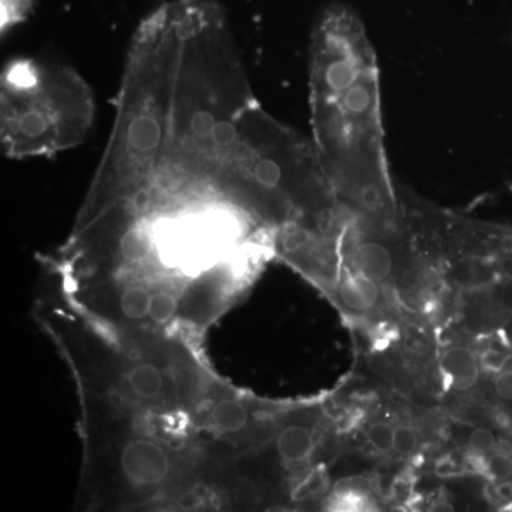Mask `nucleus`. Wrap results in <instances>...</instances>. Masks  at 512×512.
Listing matches in <instances>:
<instances>
[{
  "label": "nucleus",
  "instance_id": "f257e3e1",
  "mask_svg": "<svg viewBox=\"0 0 512 512\" xmlns=\"http://www.w3.org/2000/svg\"><path fill=\"white\" fill-rule=\"evenodd\" d=\"M121 468L128 483L151 488L163 484L170 476L171 463L167 451L157 441L131 440L123 448Z\"/></svg>",
  "mask_w": 512,
  "mask_h": 512
},
{
  "label": "nucleus",
  "instance_id": "f03ea898",
  "mask_svg": "<svg viewBox=\"0 0 512 512\" xmlns=\"http://www.w3.org/2000/svg\"><path fill=\"white\" fill-rule=\"evenodd\" d=\"M441 375L456 392H468L480 379V360L467 348H451L440 357Z\"/></svg>",
  "mask_w": 512,
  "mask_h": 512
},
{
  "label": "nucleus",
  "instance_id": "7ed1b4c3",
  "mask_svg": "<svg viewBox=\"0 0 512 512\" xmlns=\"http://www.w3.org/2000/svg\"><path fill=\"white\" fill-rule=\"evenodd\" d=\"M338 298L352 313H369L382 301L380 284L349 269L338 285Z\"/></svg>",
  "mask_w": 512,
  "mask_h": 512
},
{
  "label": "nucleus",
  "instance_id": "20e7f679",
  "mask_svg": "<svg viewBox=\"0 0 512 512\" xmlns=\"http://www.w3.org/2000/svg\"><path fill=\"white\" fill-rule=\"evenodd\" d=\"M350 266L357 274L383 284L392 276L394 262L389 249L379 242H363L350 256Z\"/></svg>",
  "mask_w": 512,
  "mask_h": 512
},
{
  "label": "nucleus",
  "instance_id": "39448f33",
  "mask_svg": "<svg viewBox=\"0 0 512 512\" xmlns=\"http://www.w3.org/2000/svg\"><path fill=\"white\" fill-rule=\"evenodd\" d=\"M276 448L282 460L288 463H302L313 451L312 431L298 424L286 427L276 439Z\"/></svg>",
  "mask_w": 512,
  "mask_h": 512
},
{
  "label": "nucleus",
  "instance_id": "423d86ee",
  "mask_svg": "<svg viewBox=\"0 0 512 512\" xmlns=\"http://www.w3.org/2000/svg\"><path fill=\"white\" fill-rule=\"evenodd\" d=\"M161 126L156 117L150 114H140L131 120L127 128V143L130 150L136 154H150L161 141Z\"/></svg>",
  "mask_w": 512,
  "mask_h": 512
},
{
  "label": "nucleus",
  "instance_id": "0eeeda50",
  "mask_svg": "<svg viewBox=\"0 0 512 512\" xmlns=\"http://www.w3.org/2000/svg\"><path fill=\"white\" fill-rule=\"evenodd\" d=\"M211 420L218 430L237 433L247 427L249 413L247 407L237 400L224 399L212 407Z\"/></svg>",
  "mask_w": 512,
  "mask_h": 512
},
{
  "label": "nucleus",
  "instance_id": "6e6552de",
  "mask_svg": "<svg viewBox=\"0 0 512 512\" xmlns=\"http://www.w3.org/2000/svg\"><path fill=\"white\" fill-rule=\"evenodd\" d=\"M163 375L153 365H137L128 372L127 383L137 396L143 399H154L163 389Z\"/></svg>",
  "mask_w": 512,
  "mask_h": 512
},
{
  "label": "nucleus",
  "instance_id": "1a4fd4ad",
  "mask_svg": "<svg viewBox=\"0 0 512 512\" xmlns=\"http://www.w3.org/2000/svg\"><path fill=\"white\" fill-rule=\"evenodd\" d=\"M335 510L339 511H369L372 510V501L366 494L365 485L342 481L336 487Z\"/></svg>",
  "mask_w": 512,
  "mask_h": 512
},
{
  "label": "nucleus",
  "instance_id": "9d476101",
  "mask_svg": "<svg viewBox=\"0 0 512 512\" xmlns=\"http://www.w3.org/2000/svg\"><path fill=\"white\" fill-rule=\"evenodd\" d=\"M153 248V238L143 228L131 229L120 241L121 255L131 262L144 261L153 252Z\"/></svg>",
  "mask_w": 512,
  "mask_h": 512
},
{
  "label": "nucleus",
  "instance_id": "9b49d317",
  "mask_svg": "<svg viewBox=\"0 0 512 512\" xmlns=\"http://www.w3.org/2000/svg\"><path fill=\"white\" fill-rule=\"evenodd\" d=\"M151 295L143 286H131L120 298L121 312L130 319H143L150 312Z\"/></svg>",
  "mask_w": 512,
  "mask_h": 512
},
{
  "label": "nucleus",
  "instance_id": "f8f14e48",
  "mask_svg": "<svg viewBox=\"0 0 512 512\" xmlns=\"http://www.w3.org/2000/svg\"><path fill=\"white\" fill-rule=\"evenodd\" d=\"M366 439L370 446L380 453H389L393 450L394 427L387 421H373L366 430Z\"/></svg>",
  "mask_w": 512,
  "mask_h": 512
},
{
  "label": "nucleus",
  "instance_id": "ddd939ff",
  "mask_svg": "<svg viewBox=\"0 0 512 512\" xmlns=\"http://www.w3.org/2000/svg\"><path fill=\"white\" fill-rule=\"evenodd\" d=\"M177 312V299L171 293L157 292L151 298L148 316L160 325L170 322Z\"/></svg>",
  "mask_w": 512,
  "mask_h": 512
},
{
  "label": "nucleus",
  "instance_id": "4468645a",
  "mask_svg": "<svg viewBox=\"0 0 512 512\" xmlns=\"http://www.w3.org/2000/svg\"><path fill=\"white\" fill-rule=\"evenodd\" d=\"M485 473L493 480H508L512 476V458L501 451H494L485 460Z\"/></svg>",
  "mask_w": 512,
  "mask_h": 512
},
{
  "label": "nucleus",
  "instance_id": "2eb2a0df",
  "mask_svg": "<svg viewBox=\"0 0 512 512\" xmlns=\"http://www.w3.org/2000/svg\"><path fill=\"white\" fill-rule=\"evenodd\" d=\"M468 447L473 451L474 456H490L497 447V439L494 433L488 429H477L471 433L468 439Z\"/></svg>",
  "mask_w": 512,
  "mask_h": 512
},
{
  "label": "nucleus",
  "instance_id": "dca6fc26",
  "mask_svg": "<svg viewBox=\"0 0 512 512\" xmlns=\"http://www.w3.org/2000/svg\"><path fill=\"white\" fill-rule=\"evenodd\" d=\"M215 124H217V121H215L214 114L211 111L198 110L197 113L192 114L190 120L192 136L197 140H211Z\"/></svg>",
  "mask_w": 512,
  "mask_h": 512
},
{
  "label": "nucleus",
  "instance_id": "f3484780",
  "mask_svg": "<svg viewBox=\"0 0 512 512\" xmlns=\"http://www.w3.org/2000/svg\"><path fill=\"white\" fill-rule=\"evenodd\" d=\"M417 446L416 431L406 424H399L394 429V444L393 450L400 456H410Z\"/></svg>",
  "mask_w": 512,
  "mask_h": 512
},
{
  "label": "nucleus",
  "instance_id": "a211bd4d",
  "mask_svg": "<svg viewBox=\"0 0 512 512\" xmlns=\"http://www.w3.org/2000/svg\"><path fill=\"white\" fill-rule=\"evenodd\" d=\"M32 0H2V26L19 22L28 12Z\"/></svg>",
  "mask_w": 512,
  "mask_h": 512
},
{
  "label": "nucleus",
  "instance_id": "6ab92c4d",
  "mask_svg": "<svg viewBox=\"0 0 512 512\" xmlns=\"http://www.w3.org/2000/svg\"><path fill=\"white\" fill-rule=\"evenodd\" d=\"M255 178L259 184L265 187H276L281 181V168L271 160H262L256 164Z\"/></svg>",
  "mask_w": 512,
  "mask_h": 512
},
{
  "label": "nucleus",
  "instance_id": "aec40b11",
  "mask_svg": "<svg viewBox=\"0 0 512 512\" xmlns=\"http://www.w3.org/2000/svg\"><path fill=\"white\" fill-rule=\"evenodd\" d=\"M237 140V128L231 121H217L214 130H212L211 141L218 147H228Z\"/></svg>",
  "mask_w": 512,
  "mask_h": 512
},
{
  "label": "nucleus",
  "instance_id": "412c9836",
  "mask_svg": "<svg viewBox=\"0 0 512 512\" xmlns=\"http://www.w3.org/2000/svg\"><path fill=\"white\" fill-rule=\"evenodd\" d=\"M508 356L500 350H487L484 353L483 359H481V365L490 372H501L504 369L505 363H507Z\"/></svg>",
  "mask_w": 512,
  "mask_h": 512
},
{
  "label": "nucleus",
  "instance_id": "4be33fe9",
  "mask_svg": "<svg viewBox=\"0 0 512 512\" xmlns=\"http://www.w3.org/2000/svg\"><path fill=\"white\" fill-rule=\"evenodd\" d=\"M495 393L504 400H512V370L498 373L494 382Z\"/></svg>",
  "mask_w": 512,
  "mask_h": 512
},
{
  "label": "nucleus",
  "instance_id": "5701e85b",
  "mask_svg": "<svg viewBox=\"0 0 512 512\" xmlns=\"http://www.w3.org/2000/svg\"><path fill=\"white\" fill-rule=\"evenodd\" d=\"M498 495L503 498L512 497V485L510 483H501L497 488Z\"/></svg>",
  "mask_w": 512,
  "mask_h": 512
}]
</instances>
